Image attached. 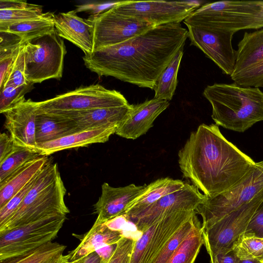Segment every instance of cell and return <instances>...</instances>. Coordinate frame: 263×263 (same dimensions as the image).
<instances>
[{
	"label": "cell",
	"instance_id": "5b68a950",
	"mask_svg": "<svg viewBox=\"0 0 263 263\" xmlns=\"http://www.w3.org/2000/svg\"><path fill=\"white\" fill-rule=\"evenodd\" d=\"M209 29L236 33L263 28L262 1H223L204 4L184 21Z\"/></svg>",
	"mask_w": 263,
	"mask_h": 263
},
{
	"label": "cell",
	"instance_id": "d6a6232c",
	"mask_svg": "<svg viewBox=\"0 0 263 263\" xmlns=\"http://www.w3.org/2000/svg\"><path fill=\"white\" fill-rule=\"evenodd\" d=\"M43 13L42 6L32 4L14 9L0 10V26H6L36 18Z\"/></svg>",
	"mask_w": 263,
	"mask_h": 263
},
{
	"label": "cell",
	"instance_id": "4316f807",
	"mask_svg": "<svg viewBox=\"0 0 263 263\" xmlns=\"http://www.w3.org/2000/svg\"><path fill=\"white\" fill-rule=\"evenodd\" d=\"M54 15L51 12L43 13L36 18L6 26H0V31L14 33L26 43L55 29Z\"/></svg>",
	"mask_w": 263,
	"mask_h": 263
},
{
	"label": "cell",
	"instance_id": "cb8c5ba5",
	"mask_svg": "<svg viewBox=\"0 0 263 263\" xmlns=\"http://www.w3.org/2000/svg\"><path fill=\"white\" fill-rule=\"evenodd\" d=\"M124 235L121 229H111L105 223L93 224L78 247L69 253L70 261L84 258L106 246L116 245Z\"/></svg>",
	"mask_w": 263,
	"mask_h": 263
},
{
	"label": "cell",
	"instance_id": "7402d4cb",
	"mask_svg": "<svg viewBox=\"0 0 263 263\" xmlns=\"http://www.w3.org/2000/svg\"><path fill=\"white\" fill-rule=\"evenodd\" d=\"M117 129L116 127H103L80 130L55 140L37 144L35 150L41 155L48 156L67 149L104 143L116 133Z\"/></svg>",
	"mask_w": 263,
	"mask_h": 263
},
{
	"label": "cell",
	"instance_id": "ab89813d",
	"mask_svg": "<svg viewBox=\"0 0 263 263\" xmlns=\"http://www.w3.org/2000/svg\"><path fill=\"white\" fill-rule=\"evenodd\" d=\"M243 234L263 238V200L255 211Z\"/></svg>",
	"mask_w": 263,
	"mask_h": 263
},
{
	"label": "cell",
	"instance_id": "b9f144b4",
	"mask_svg": "<svg viewBox=\"0 0 263 263\" xmlns=\"http://www.w3.org/2000/svg\"><path fill=\"white\" fill-rule=\"evenodd\" d=\"M211 263H237L238 258L233 250L210 256Z\"/></svg>",
	"mask_w": 263,
	"mask_h": 263
},
{
	"label": "cell",
	"instance_id": "7bdbcfd3",
	"mask_svg": "<svg viewBox=\"0 0 263 263\" xmlns=\"http://www.w3.org/2000/svg\"><path fill=\"white\" fill-rule=\"evenodd\" d=\"M14 144L10 136L3 133L0 135V162L12 152Z\"/></svg>",
	"mask_w": 263,
	"mask_h": 263
},
{
	"label": "cell",
	"instance_id": "5bb4252c",
	"mask_svg": "<svg viewBox=\"0 0 263 263\" xmlns=\"http://www.w3.org/2000/svg\"><path fill=\"white\" fill-rule=\"evenodd\" d=\"M230 78L241 86L263 87V28L245 32L237 45Z\"/></svg>",
	"mask_w": 263,
	"mask_h": 263
},
{
	"label": "cell",
	"instance_id": "277c9868",
	"mask_svg": "<svg viewBox=\"0 0 263 263\" xmlns=\"http://www.w3.org/2000/svg\"><path fill=\"white\" fill-rule=\"evenodd\" d=\"M66 193L57 164L49 160L20 208L0 227V234L49 216L66 215L69 210L64 201Z\"/></svg>",
	"mask_w": 263,
	"mask_h": 263
},
{
	"label": "cell",
	"instance_id": "ffe728a7",
	"mask_svg": "<svg viewBox=\"0 0 263 263\" xmlns=\"http://www.w3.org/2000/svg\"><path fill=\"white\" fill-rule=\"evenodd\" d=\"M76 10L54 15L58 35L80 48L85 55L93 51V28L90 22L79 17Z\"/></svg>",
	"mask_w": 263,
	"mask_h": 263
},
{
	"label": "cell",
	"instance_id": "60d3db41",
	"mask_svg": "<svg viewBox=\"0 0 263 263\" xmlns=\"http://www.w3.org/2000/svg\"><path fill=\"white\" fill-rule=\"evenodd\" d=\"M118 2L105 3H90L77 6L76 11H86L95 15L100 14L112 7L117 4Z\"/></svg>",
	"mask_w": 263,
	"mask_h": 263
},
{
	"label": "cell",
	"instance_id": "836d02e7",
	"mask_svg": "<svg viewBox=\"0 0 263 263\" xmlns=\"http://www.w3.org/2000/svg\"><path fill=\"white\" fill-rule=\"evenodd\" d=\"M198 220L196 214L184 223L167 241L154 263H166L189 234Z\"/></svg>",
	"mask_w": 263,
	"mask_h": 263
},
{
	"label": "cell",
	"instance_id": "3957f363",
	"mask_svg": "<svg viewBox=\"0 0 263 263\" xmlns=\"http://www.w3.org/2000/svg\"><path fill=\"white\" fill-rule=\"evenodd\" d=\"M203 96L212 106L215 124L242 133L263 121V92L235 83L208 85Z\"/></svg>",
	"mask_w": 263,
	"mask_h": 263
},
{
	"label": "cell",
	"instance_id": "d6986e66",
	"mask_svg": "<svg viewBox=\"0 0 263 263\" xmlns=\"http://www.w3.org/2000/svg\"><path fill=\"white\" fill-rule=\"evenodd\" d=\"M169 105V101L154 98L140 104L131 105L127 117L119 125L115 134L126 139L138 138L153 127L156 119Z\"/></svg>",
	"mask_w": 263,
	"mask_h": 263
},
{
	"label": "cell",
	"instance_id": "e575fe53",
	"mask_svg": "<svg viewBox=\"0 0 263 263\" xmlns=\"http://www.w3.org/2000/svg\"><path fill=\"white\" fill-rule=\"evenodd\" d=\"M24 44L19 48L0 89L7 86L19 87L29 83L25 77V60Z\"/></svg>",
	"mask_w": 263,
	"mask_h": 263
},
{
	"label": "cell",
	"instance_id": "8d00e7d4",
	"mask_svg": "<svg viewBox=\"0 0 263 263\" xmlns=\"http://www.w3.org/2000/svg\"><path fill=\"white\" fill-rule=\"evenodd\" d=\"M37 175L0 208V227L4 225L20 208Z\"/></svg>",
	"mask_w": 263,
	"mask_h": 263
},
{
	"label": "cell",
	"instance_id": "681fc988",
	"mask_svg": "<svg viewBox=\"0 0 263 263\" xmlns=\"http://www.w3.org/2000/svg\"><path fill=\"white\" fill-rule=\"evenodd\" d=\"M84 259H85V257L76 260H73L72 261H70L69 263H83Z\"/></svg>",
	"mask_w": 263,
	"mask_h": 263
},
{
	"label": "cell",
	"instance_id": "2e32d148",
	"mask_svg": "<svg viewBox=\"0 0 263 263\" xmlns=\"http://www.w3.org/2000/svg\"><path fill=\"white\" fill-rule=\"evenodd\" d=\"M205 197L194 185L185 183L182 189L162 197L133 221L137 230L142 233L164 216L182 211H196Z\"/></svg>",
	"mask_w": 263,
	"mask_h": 263
},
{
	"label": "cell",
	"instance_id": "d4e9b609",
	"mask_svg": "<svg viewBox=\"0 0 263 263\" xmlns=\"http://www.w3.org/2000/svg\"><path fill=\"white\" fill-rule=\"evenodd\" d=\"M49 160L47 156L41 155L29 161L1 183L0 208L34 179Z\"/></svg>",
	"mask_w": 263,
	"mask_h": 263
},
{
	"label": "cell",
	"instance_id": "8992f818",
	"mask_svg": "<svg viewBox=\"0 0 263 263\" xmlns=\"http://www.w3.org/2000/svg\"><path fill=\"white\" fill-rule=\"evenodd\" d=\"M263 192V161L256 162L242 179L228 190L206 197L196 209L206 229L225 215L250 202Z\"/></svg>",
	"mask_w": 263,
	"mask_h": 263
},
{
	"label": "cell",
	"instance_id": "9c48e42d",
	"mask_svg": "<svg viewBox=\"0 0 263 263\" xmlns=\"http://www.w3.org/2000/svg\"><path fill=\"white\" fill-rule=\"evenodd\" d=\"M128 104L119 91L96 84L81 86L54 98L37 102V111L45 114L81 111Z\"/></svg>",
	"mask_w": 263,
	"mask_h": 263
},
{
	"label": "cell",
	"instance_id": "83f0119b",
	"mask_svg": "<svg viewBox=\"0 0 263 263\" xmlns=\"http://www.w3.org/2000/svg\"><path fill=\"white\" fill-rule=\"evenodd\" d=\"M183 48L184 46L180 49L157 80L153 88L154 98L168 101L172 99L178 84L177 74Z\"/></svg>",
	"mask_w": 263,
	"mask_h": 263
},
{
	"label": "cell",
	"instance_id": "ee69618b",
	"mask_svg": "<svg viewBox=\"0 0 263 263\" xmlns=\"http://www.w3.org/2000/svg\"><path fill=\"white\" fill-rule=\"evenodd\" d=\"M19 48L13 54L0 59V86L2 85L5 79Z\"/></svg>",
	"mask_w": 263,
	"mask_h": 263
},
{
	"label": "cell",
	"instance_id": "e0dca14e",
	"mask_svg": "<svg viewBox=\"0 0 263 263\" xmlns=\"http://www.w3.org/2000/svg\"><path fill=\"white\" fill-rule=\"evenodd\" d=\"M37 102L25 98L3 114L5 127L14 145L35 149V121Z\"/></svg>",
	"mask_w": 263,
	"mask_h": 263
},
{
	"label": "cell",
	"instance_id": "bcb514c9",
	"mask_svg": "<svg viewBox=\"0 0 263 263\" xmlns=\"http://www.w3.org/2000/svg\"><path fill=\"white\" fill-rule=\"evenodd\" d=\"M63 253L58 254L57 255L48 259L43 263H69V254H68L67 255H63Z\"/></svg>",
	"mask_w": 263,
	"mask_h": 263
},
{
	"label": "cell",
	"instance_id": "52a82bcc",
	"mask_svg": "<svg viewBox=\"0 0 263 263\" xmlns=\"http://www.w3.org/2000/svg\"><path fill=\"white\" fill-rule=\"evenodd\" d=\"M24 49L25 74L29 83H40L62 77L66 49L55 29L26 42Z\"/></svg>",
	"mask_w": 263,
	"mask_h": 263
},
{
	"label": "cell",
	"instance_id": "8fae6325",
	"mask_svg": "<svg viewBox=\"0 0 263 263\" xmlns=\"http://www.w3.org/2000/svg\"><path fill=\"white\" fill-rule=\"evenodd\" d=\"M263 192L249 203L225 215L210 227L202 229L204 245L210 256L232 250L235 240L246 231Z\"/></svg>",
	"mask_w": 263,
	"mask_h": 263
},
{
	"label": "cell",
	"instance_id": "f35d334b",
	"mask_svg": "<svg viewBox=\"0 0 263 263\" xmlns=\"http://www.w3.org/2000/svg\"><path fill=\"white\" fill-rule=\"evenodd\" d=\"M0 59L13 54L25 43L20 36L14 33L3 31H0Z\"/></svg>",
	"mask_w": 263,
	"mask_h": 263
},
{
	"label": "cell",
	"instance_id": "1f68e13d",
	"mask_svg": "<svg viewBox=\"0 0 263 263\" xmlns=\"http://www.w3.org/2000/svg\"><path fill=\"white\" fill-rule=\"evenodd\" d=\"M66 248L65 245L51 241L26 254L1 263H43L63 253Z\"/></svg>",
	"mask_w": 263,
	"mask_h": 263
},
{
	"label": "cell",
	"instance_id": "f1b7e54d",
	"mask_svg": "<svg viewBox=\"0 0 263 263\" xmlns=\"http://www.w3.org/2000/svg\"><path fill=\"white\" fill-rule=\"evenodd\" d=\"M204 244L202 224L199 220L166 263H194Z\"/></svg>",
	"mask_w": 263,
	"mask_h": 263
},
{
	"label": "cell",
	"instance_id": "484cf974",
	"mask_svg": "<svg viewBox=\"0 0 263 263\" xmlns=\"http://www.w3.org/2000/svg\"><path fill=\"white\" fill-rule=\"evenodd\" d=\"M78 131L80 130L75 122L70 119L37 111L35 121L37 144L55 140Z\"/></svg>",
	"mask_w": 263,
	"mask_h": 263
},
{
	"label": "cell",
	"instance_id": "7c38bea8",
	"mask_svg": "<svg viewBox=\"0 0 263 263\" xmlns=\"http://www.w3.org/2000/svg\"><path fill=\"white\" fill-rule=\"evenodd\" d=\"M93 28V51L124 42L155 26L111 8L87 19Z\"/></svg>",
	"mask_w": 263,
	"mask_h": 263
},
{
	"label": "cell",
	"instance_id": "9a60e30c",
	"mask_svg": "<svg viewBox=\"0 0 263 263\" xmlns=\"http://www.w3.org/2000/svg\"><path fill=\"white\" fill-rule=\"evenodd\" d=\"M191 44L201 50L222 70L231 76L236 61V50L232 47L234 33L186 25Z\"/></svg>",
	"mask_w": 263,
	"mask_h": 263
},
{
	"label": "cell",
	"instance_id": "f6af8a7d",
	"mask_svg": "<svg viewBox=\"0 0 263 263\" xmlns=\"http://www.w3.org/2000/svg\"><path fill=\"white\" fill-rule=\"evenodd\" d=\"M28 4L26 1L1 0L0 10H11L24 7Z\"/></svg>",
	"mask_w": 263,
	"mask_h": 263
},
{
	"label": "cell",
	"instance_id": "30bf717a",
	"mask_svg": "<svg viewBox=\"0 0 263 263\" xmlns=\"http://www.w3.org/2000/svg\"><path fill=\"white\" fill-rule=\"evenodd\" d=\"M204 3L199 1H124L118 2L111 8L120 14L158 26L180 23Z\"/></svg>",
	"mask_w": 263,
	"mask_h": 263
},
{
	"label": "cell",
	"instance_id": "ba28073f",
	"mask_svg": "<svg viewBox=\"0 0 263 263\" xmlns=\"http://www.w3.org/2000/svg\"><path fill=\"white\" fill-rule=\"evenodd\" d=\"M66 219L53 215L0 234L1 262L18 257L52 241Z\"/></svg>",
	"mask_w": 263,
	"mask_h": 263
},
{
	"label": "cell",
	"instance_id": "7dc6e473",
	"mask_svg": "<svg viewBox=\"0 0 263 263\" xmlns=\"http://www.w3.org/2000/svg\"><path fill=\"white\" fill-rule=\"evenodd\" d=\"M107 260L104 259L97 252H94L85 257L83 263H106Z\"/></svg>",
	"mask_w": 263,
	"mask_h": 263
},
{
	"label": "cell",
	"instance_id": "7a4b0ae2",
	"mask_svg": "<svg viewBox=\"0 0 263 263\" xmlns=\"http://www.w3.org/2000/svg\"><path fill=\"white\" fill-rule=\"evenodd\" d=\"M178 163L184 177L210 198L233 186L256 163L214 124H202L191 133L178 152Z\"/></svg>",
	"mask_w": 263,
	"mask_h": 263
},
{
	"label": "cell",
	"instance_id": "c3c4849f",
	"mask_svg": "<svg viewBox=\"0 0 263 263\" xmlns=\"http://www.w3.org/2000/svg\"><path fill=\"white\" fill-rule=\"evenodd\" d=\"M237 263H263V261L257 259H238Z\"/></svg>",
	"mask_w": 263,
	"mask_h": 263
},
{
	"label": "cell",
	"instance_id": "f546056e",
	"mask_svg": "<svg viewBox=\"0 0 263 263\" xmlns=\"http://www.w3.org/2000/svg\"><path fill=\"white\" fill-rule=\"evenodd\" d=\"M41 156L35 149L14 145L12 152L0 162V183L29 161Z\"/></svg>",
	"mask_w": 263,
	"mask_h": 263
},
{
	"label": "cell",
	"instance_id": "74e56055",
	"mask_svg": "<svg viewBox=\"0 0 263 263\" xmlns=\"http://www.w3.org/2000/svg\"><path fill=\"white\" fill-rule=\"evenodd\" d=\"M136 240L124 235L116 245L106 263H130Z\"/></svg>",
	"mask_w": 263,
	"mask_h": 263
},
{
	"label": "cell",
	"instance_id": "d590c367",
	"mask_svg": "<svg viewBox=\"0 0 263 263\" xmlns=\"http://www.w3.org/2000/svg\"><path fill=\"white\" fill-rule=\"evenodd\" d=\"M33 83L19 87L7 86L1 89L0 112L3 114L25 98V95L33 87Z\"/></svg>",
	"mask_w": 263,
	"mask_h": 263
},
{
	"label": "cell",
	"instance_id": "ac0fdd59",
	"mask_svg": "<svg viewBox=\"0 0 263 263\" xmlns=\"http://www.w3.org/2000/svg\"><path fill=\"white\" fill-rule=\"evenodd\" d=\"M146 184H130L123 187H112L107 183L102 185V192L94 204L98 215L94 224H100L123 215L130 203L144 190Z\"/></svg>",
	"mask_w": 263,
	"mask_h": 263
},
{
	"label": "cell",
	"instance_id": "4dcf8cb0",
	"mask_svg": "<svg viewBox=\"0 0 263 263\" xmlns=\"http://www.w3.org/2000/svg\"><path fill=\"white\" fill-rule=\"evenodd\" d=\"M232 250L239 259L263 261V238L242 234L234 242Z\"/></svg>",
	"mask_w": 263,
	"mask_h": 263
},
{
	"label": "cell",
	"instance_id": "6da1fadb",
	"mask_svg": "<svg viewBox=\"0 0 263 263\" xmlns=\"http://www.w3.org/2000/svg\"><path fill=\"white\" fill-rule=\"evenodd\" d=\"M188 35L180 23L155 26L124 42L94 50L83 60L99 76L153 89L159 76L184 46Z\"/></svg>",
	"mask_w": 263,
	"mask_h": 263
},
{
	"label": "cell",
	"instance_id": "603a6c76",
	"mask_svg": "<svg viewBox=\"0 0 263 263\" xmlns=\"http://www.w3.org/2000/svg\"><path fill=\"white\" fill-rule=\"evenodd\" d=\"M185 182L168 177L160 178L147 185L142 193L129 205L123 215L133 220L162 197L182 189Z\"/></svg>",
	"mask_w": 263,
	"mask_h": 263
},
{
	"label": "cell",
	"instance_id": "44dd1931",
	"mask_svg": "<svg viewBox=\"0 0 263 263\" xmlns=\"http://www.w3.org/2000/svg\"><path fill=\"white\" fill-rule=\"evenodd\" d=\"M131 105L128 104L116 107L48 114L57 115L74 121L80 130L103 127L117 128L127 117Z\"/></svg>",
	"mask_w": 263,
	"mask_h": 263
},
{
	"label": "cell",
	"instance_id": "4fadbf2b",
	"mask_svg": "<svg viewBox=\"0 0 263 263\" xmlns=\"http://www.w3.org/2000/svg\"><path fill=\"white\" fill-rule=\"evenodd\" d=\"M196 214V211H182L161 217L136 240L130 263H154L174 233Z\"/></svg>",
	"mask_w": 263,
	"mask_h": 263
}]
</instances>
